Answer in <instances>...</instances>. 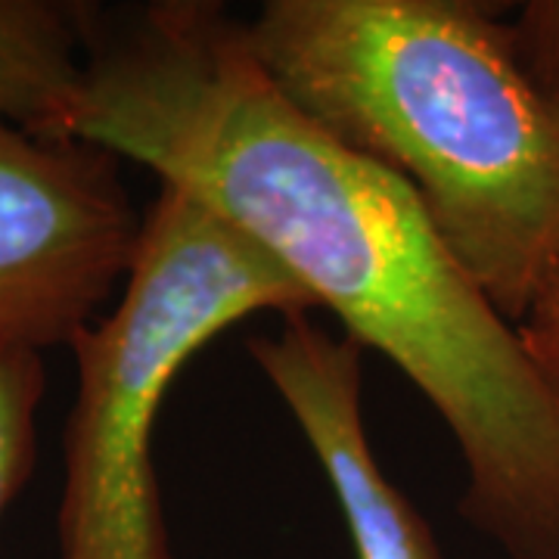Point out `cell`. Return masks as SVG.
Returning <instances> with one entry per match:
<instances>
[{
    "mask_svg": "<svg viewBox=\"0 0 559 559\" xmlns=\"http://www.w3.org/2000/svg\"><path fill=\"white\" fill-rule=\"evenodd\" d=\"M242 35L296 112L411 187L516 326L559 255V116L510 25L469 0H267Z\"/></svg>",
    "mask_w": 559,
    "mask_h": 559,
    "instance_id": "7a4b0ae2",
    "label": "cell"
},
{
    "mask_svg": "<svg viewBox=\"0 0 559 559\" xmlns=\"http://www.w3.org/2000/svg\"><path fill=\"white\" fill-rule=\"evenodd\" d=\"M44 395V352L0 340V522L35 473L38 411Z\"/></svg>",
    "mask_w": 559,
    "mask_h": 559,
    "instance_id": "52a82bcc",
    "label": "cell"
},
{
    "mask_svg": "<svg viewBox=\"0 0 559 559\" xmlns=\"http://www.w3.org/2000/svg\"><path fill=\"white\" fill-rule=\"evenodd\" d=\"M140 224L116 156L0 124V340L69 345L124 283Z\"/></svg>",
    "mask_w": 559,
    "mask_h": 559,
    "instance_id": "277c9868",
    "label": "cell"
},
{
    "mask_svg": "<svg viewBox=\"0 0 559 559\" xmlns=\"http://www.w3.org/2000/svg\"><path fill=\"white\" fill-rule=\"evenodd\" d=\"M510 35L522 72L559 116V0L522 3Z\"/></svg>",
    "mask_w": 559,
    "mask_h": 559,
    "instance_id": "ba28073f",
    "label": "cell"
},
{
    "mask_svg": "<svg viewBox=\"0 0 559 559\" xmlns=\"http://www.w3.org/2000/svg\"><path fill=\"white\" fill-rule=\"evenodd\" d=\"M264 311L296 318L314 299L237 224L159 187L119 301L69 342L60 559H175L153 466L162 401L209 342Z\"/></svg>",
    "mask_w": 559,
    "mask_h": 559,
    "instance_id": "3957f363",
    "label": "cell"
},
{
    "mask_svg": "<svg viewBox=\"0 0 559 559\" xmlns=\"http://www.w3.org/2000/svg\"><path fill=\"white\" fill-rule=\"evenodd\" d=\"M516 333L559 404V255L540 277L535 296L516 323Z\"/></svg>",
    "mask_w": 559,
    "mask_h": 559,
    "instance_id": "9c48e42d",
    "label": "cell"
},
{
    "mask_svg": "<svg viewBox=\"0 0 559 559\" xmlns=\"http://www.w3.org/2000/svg\"><path fill=\"white\" fill-rule=\"evenodd\" d=\"M91 3L0 0V124L60 140L87 53Z\"/></svg>",
    "mask_w": 559,
    "mask_h": 559,
    "instance_id": "8992f818",
    "label": "cell"
},
{
    "mask_svg": "<svg viewBox=\"0 0 559 559\" xmlns=\"http://www.w3.org/2000/svg\"><path fill=\"white\" fill-rule=\"evenodd\" d=\"M60 140L138 162L267 249L448 426L463 522L510 559H559V404L516 326L404 180L280 97L227 7H91Z\"/></svg>",
    "mask_w": 559,
    "mask_h": 559,
    "instance_id": "6da1fadb",
    "label": "cell"
},
{
    "mask_svg": "<svg viewBox=\"0 0 559 559\" xmlns=\"http://www.w3.org/2000/svg\"><path fill=\"white\" fill-rule=\"evenodd\" d=\"M249 355L330 481L355 559H444L426 516L385 476L364 426V348L308 314L283 318Z\"/></svg>",
    "mask_w": 559,
    "mask_h": 559,
    "instance_id": "5b68a950",
    "label": "cell"
}]
</instances>
